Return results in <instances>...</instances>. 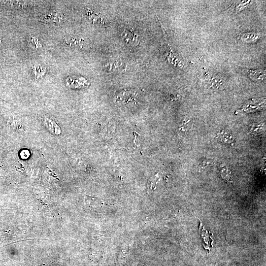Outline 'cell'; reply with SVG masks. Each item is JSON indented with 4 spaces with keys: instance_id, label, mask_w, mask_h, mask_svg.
<instances>
[{
    "instance_id": "obj_3",
    "label": "cell",
    "mask_w": 266,
    "mask_h": 266,
    "mask_svg": "<svg viewBox=\"0 0 266 266\" xmlns=\"http://www.w3.org/2000/svg\"><path fill=\"white\" fill-rule=\"evenodd\" d=\"M122 36L126 43L132 46H135L139 42L137 35L132 31L125 30L122 33Z\"/></svg>"
},
{
    "instance_id": "obj_9",
    "label": "cell",
    "mask_w": 266,
    "mask_h": 266,
    "mask_svg": "<svg viewBox=\"0 0 266 266\" xmlns=\"http://www.w3.org/2000/svg\"><path fill=\"white\" fill-rule=\"evenodd\" d=\"M33 71L34 76H37V78L42 76L46 72L45 68L40 66H34Z\"/></svg>"
},
{
    "instance_id": "obj_6",
    "label": "cell",
    "mask_w": 266,
    "mask_h": 266,
    "mask_svg": "<svg viewBox=\"0 0 266 266\" xmlns=\"http://www.w3.org/2000/svg\"><path fill=\"white\" fill-rule=\"evenodd\" d=\"M159 180L158 173L151 177L148 182L147 188L148 192H151L157 188V184Z\"/></svg>"
},
{
    "instance_id": "obj_7",
    "label": "cell",
    "mask_w": 266,
    "mask_h": 266,
    "mask_svg": "<svg viewBox=\"0 0 266 266\" xmlns=\"http://www.w3.org/2000/svg\"><path fill=\"white\" fill-rule=\"evenodd\" d=\"M260 37V35L255 33H245L241 37V40L244 42H253L256 41Z\"/></svg>"
},
{
    "instance_id": "obj_1",
    "label": "cell",
    "mask_w": 266,
    "mask_h": 266,
    "mask_svg": "<svg viewBox=\"0 0 266 266\" xmlns=\"http://www.w3.org/2000/svg\"><path fill=\"white\" fill-rule=\"evenodd\" d=\"M199 233L201 239V244L205 249L210 251L212 247L213 243V238L212 233L206 230L202 223L200 221V224L199 228Z\"/></svg>"
},
{
    "instance_id": "obj_5",
    "label": "cell",
    "mask_w": 266,
    "mask_h": 266,
    "mask_svg": "<svg viewBox=\"0 0 266 266\" xmlns=\"http://www.w3.org/2000/svg\"><path fill=\"white\" fill-rule=\"evenodd\" d=\"M225 82V79L222 76H214L210 81V88L214 90H220L224 88Z\"/></svg>"
},
{
    "instance_id": "obj_2",
    "label": "cell",
    "mask_w": 266,
    "mask_h": 266,
    "mask_svg": "<svg viewBox=\"0 0 266 266\" xmlns=\"http://www.w3.org/2000/svg\"><path fill=\"white\" fill-rule=\"evenodd\" d=\"M45 128L53 134L59 135L61 133V129L56 122L50 118H45L43 121Z\"/></svg>"
},
{
    "instance_id": "obj_4",
    "label": "cell",
    "mask_w": 266,
    "mask_h": 266,
    "mask_svg": "<svg viewBox=\"0 0 266 266\" xmlns=\"http://www.w3.org/2000/svg\"><path fill=\"white\" fill-rule=\"evenodd\" d=\"M244 72L254 81H261L265 77V73L261 70L244 69Z\"/></svg>"
},
{
    "instance_id": "obj_8",
    "label": "cell",
    "mask_w": 266,
    "mask_h": 266,
    "mask_svg": "<svg viewBox=\"0 0 266 266\" xmlns=\"http://www.w3.org/2000/svg\"><path fill=\"white\" fill-rule=\"evenodd\" d=\"M218 138L221 142L224 143H231L232 141V134L228 133L227 132H224V131L220 132L217 134Z\"/></svg>"
},
{
    "instance_id": "obj_10",
    "label": "cell",
    "mask_w": 266,
    "mask_h": 266,
    "mask_svg": "<svg viewBox=\"0 0 266 266\" xmlns=\"http://www.w3.org/2000/svg\"><path fill=\"white\" fill-rule=\"evenodd\" d=\"M31 42L32 43L34 47L38 48L41 47V45L40 44L39 41L37 38L34 36L31 37L30 38Z\"/></svg>"
}]
</instances>
